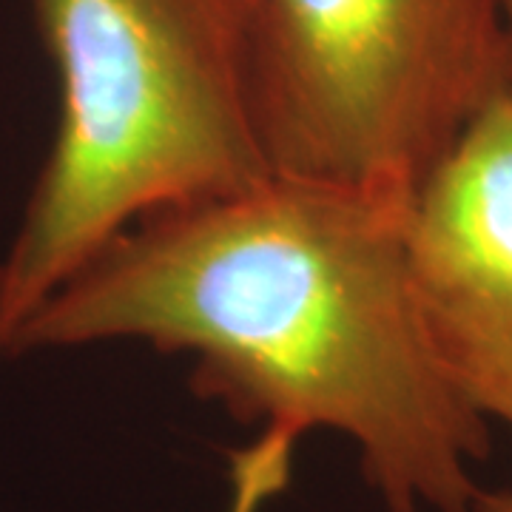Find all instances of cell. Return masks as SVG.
<instances>
[{
    "mask_svg": "<svg viewBox=\"0 0 512 512\" xmlns=\"http://www.w3.org/2000/svg\"><path fill=\"white\" fill-rule=\"evenodd\" d=\"M467 512H512V490H478Z\"/></svg>",
    "mask_w": 512,
    "mask_h": 512,
    "instance_id": "obj_6",
    "label": "cell"
},
{
    "mask_svg": "<svg viewBox=\"0 0 512 512\" xmlns=\"http://www.w3.org/2000/svg\"><path fill=\"white\" fill-rule=\"evenodd\" d=\"M421 325L456 390L512 430V100L498 92L407 202Z\"/></svg>",
    "mask_w": 512,
    "mask_h": 512,
    "instance_id": "obj_4",
    "label": "cell"
},
{
    "mask_svg": "<svg viewBox=\"0 0 512 512\" xmlns=\"http://www.w3.org/2000/svg\"><path fill=\"white\" fill-rule=\"evenodd\" d=\"M276 174L410 197L501 92V0H242Z\"/></svg>",
    "mask_w": 512,
    "mask_h": 512,
    "instance_id": "obj_3",
    "label": "cell"
},
{
    "mask_svg": "<svg viewBox=\"0 0 512 512\" xmlns=\"http://www.w3.org/2000/svg\"><path fill=\"white\" fill-rule=\"evenodd\" d=\"M410 197L288 174L128 225L9 359L146 342L239 421L359 447L387 512H467L490 430L444 373L407 268Z\"/></svg>",
    "mask_w": 512,
    "mask_h": 512,
    "instance_id": "obj_1",
    "label": "cell"
},
{
    "mask_svg": "<svg viewBox=\"0 0 512 512\" xmlns=\"http://www.w3.org/2000/svg\"><path fill=\"white\" fill-rule=\"evenodd\" d=\"M501 92L512 100V0H501Z\"/></svg>",
    "mask_w": 512,
    "mask_h": 512,
    "instance_id": "obj_5",
    "label": "cell"
},
{
    "mask_svg": "<svg viewBox=\"0 0 512 512\" xmlns=\"http://www.w3.org/2000/svg\"><path fill=\"white\" fill-rule=\"evenodd\" d=\"M60 120L0 262V362L128 225L265 180L242 0H32Z\"/></svg>",
    "mask_w": 512,
    "mask_h": 512,
    "instance_id": "obj_2",
    "label": "cell"
}]
</instances>
